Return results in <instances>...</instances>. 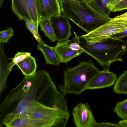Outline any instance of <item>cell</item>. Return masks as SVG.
Instances as JSON below:
<instances>
[{"label":"cell","instance_id":"obj_7","mask_svg":"<svg viewBox=\"0 0 127 127\" xmlns=\"http://www.w3.org/2000/svg\"><path fill=\"white\" fill-rule=\"evenodd\" d=\"M72 114L74 124L78 127H92L96 121L88 103L78 104L73 109Z\"/></svg>","mask_w":127,"mask_h":127},{"label":"cell","instance_id":"obj_18","mask_svg":"<svg viewBox=\"0 0 127 127\" xmlns=\"http://www.w3.org/2000/svg\"><path fill=\"white\" fill-rule=\"evenodd\" d=\"M113 90L117 94H127V70H125L116 79Z\"/></svg>","mask_w":127,"mask_h":127},{"label":"cell","instance_id":"obj_26","mask_svg":"<svg viewBox=\"0 0 127 127\" xmlns=\"http://www.w3.org/2000/svg\"><path fill=\"white\" fill-rule=\"evenodd\" d=\"M92 127H118V124L113 123L109 122L99 123L96 121Z\"/></svg>","mask_w":127,"mask_h":127},{"label":"cell","instance_id":"obj_27","mask_svg":"<svg viewBox=\"0 0 127 127\" xmlns=\"http://www.w3.org/2000/svg\"><path fill=\"white\" fill-rule=\"evenodd\" d=\"M126 36H127V28L123 32L113 34L111 35L109 37L121 39L123 37Z\"/></svg>","mask_w":127,"mask_h":127},{"label":"cell","instance_id":"obj_30","mask_svg":"<svg viewBox=\"0 0 127 127\" xmlns=\"http://www.w3.org/2000/svg\"><path fill=\"white\" fill-rule=\"evenodd\" d=\"M0 0L1 1H4V0Z\"/></svg>","mask_w":127,"mask_h":127},{"label":"cell","instance_id":"obj_6","mask_svg":"<svg viewBox=\"0 0 127 127\" xmlns=\"http://www.w3.org/2000/svg\"><path fill=\"white\" fill-rule=\"evenodd\" d=\"M127 28V20L116 16L93 31L81 36L89 43L100 42L111 35L123 32Z\"/></svg>","mask_w":127,"mask_h":127},{"label":"cell","instance_id":"obj_2","mask_svg":"<svg viewBox=\"0 0 127 127\" xmlns=\"http://www.w3.org/2000/svg\"><path fill=\"white\" fill-rule=\"evenodd\" d=\"M79 45L84 52L94 58L103 67L109 71L110 64L116 61H123L122 56L127 53V41L111 37L100 42L88 43L78 36Z\"/></svg>","mask_w":127,"mask_h":127},{"label":"cell","instance_id":"obj_29","mask_svg":"<svg viewBox=\"0 0 127 127\" xmlns=\"http://www.w3.org/2000/svg\"><path fill=\"white\" fill-rule=\"evenodd\" d=\"M67 0H58L59 2L62 1H64ZM72 0L75 1H86V0Z\"/></svg>","mask_w":127,"mask_h":127},{"label":"cell","instance_id":"obj_21","mask_svg":"<svg viewBox=\"0 0 127 127\" xmlns=\"http://www.w3.org/2000/svg\"><path fill=\"white\" fill-rule=\"evenodd\" d=\"M23 20L25 22L26 27L33 34L38 43H45L39 34L38 29L32 20L29 17L25 16L23 17Z\"/></svg>","mask_w":127,"mask_h":127},{"label":"cell","instance_id":"obj_25","mask_svg":"<svg viewBox=\"0 0 127 127\" xmlns=\"http://www.w3.org/2000/svg\"><path fill=\"white\" fill-rule=\"evenodd\" d=\"M14 34L13 29L11 27L0 31V43H7Z\"/></svg>","mask_w":127,"mask_h":127},{"label":"cell","instance_id":"obj_16","mask_svg":"<svg viewBox=\"0 0 127 127\" xmlns=\"http://www.w3.org/2000/svg\"><path fill=\"white\" fill-rule=\"evenodd\" d=\"M11 1L12 10L20 21L23 20L24 16L30 18L26 7L25 0H11Z\"/></svg>","mask_w":127,"mask_h":127},{"label":"cell","instance_id":"obj_17","mask_svg":"<svg viewBox=\"0 0 127 127\" xmlns=\"http://www.w3.org/2000/svg\"><path fill=\"white\" fill-rule=\"evenodd\" d=\"M27 11L30 18L38 29L39 18L37 9V0H25Z\"/></svg>","mask_w":127,"mask_h":127},{"label":"cell","instance_id":"obj_1","mask_svg":"<svg viewBox=\"0 0 127 127\" xmlns=\"http://www.w3.org/2000/svg\"><path fill=\"white\" fill-rule=\"evenodd\" d=\"M66 94L60 92L49 73L41 70L29 76L11 90L0 106L3 112L20 101L35 100L54 108L60 109L65 103Z\"/></svg>","mask_w":127,"mask_h":127},{"label":"cell","instance_id":"obj_12","mask_svg":"<svg viewBox=\"0 0 127 127\" xmlns=\"http://www.w3.org/2000/svg\"><path fill=\"white\" fill-rule=\"evenodd\" d=\"M8 127H55L54 124L39 119L19 117L13 119L5 125Z\"/></svg>","mask_w":127,"mask_h":127},{"label":"cell","instance_id":"obj_19","mask_svg":"<svg viewBox=\"0 0 127 127\" xmlns=\"http://www.w3.org/2000/svg\"><path fill=\"white\" fill-rule=\"evenodd\" d=\"M39 25L41 30L51 41L55 42L56 41L50 19H40Z\"/></svg>","mask_w":127,"mask_h":127},{"label":"cell","instance_id":"obj_11","mask_svg":"<svg viewBox=\"0 0 127 127\" xmlns=\"http://www.w3.org/2000/svg\"><path fill=\"white\" fill-rule=\"evenodd\" d=\"M70 40L58 41L52 48L54 51L60 63H66L76 57L81 55V52L72 50L69 46Z\"/></svg>","mask_w":127,"mask_h":127},{"label":"cell","instance_id":"obj_3","mask_svg":"<svg viewBox=\"0 0 127 127\" xmlns=\"http://www.w3.org/2000/svg\"><path fill=\"white\" fill-rule=\"evenodd\" d=\"M63 15L87 33L102 25L111 18L95 11L86 1L67 0L59 2Z\"/></svg>","mask_w":127,"mask_h":127},{"label":"cell","instance_id":"obj_5","mask_svg":"<svg viewBox=\"0 0 127 127\" xmlns=\"http://www.w3.org/2000/svg\"><path fill=\"white\" fill-rule=\"evenodd\" d=\"M70 116L69 113L54 108L35 101H32L28 114L29 118L44 119L53 123L55 127H64Z\"/></svg>","mask_w":127,"mask_h":127},{"label":"cell","instance_id":"obj_10","mask_svg":"<svg viewBox=\"0 0 127 127\" xmlns=\"http://www.w3.org/2000/svg\"><path fill=\"white\" fill-rule=\"evenodd\" d=\"M117 79V75L112 72L109 71H100L91 80L86 89H95L110 87L115 84Z\"/></svg>","mask_w":127,"mask_h":127},{"label":"cell","instance_id":"obj_13","mask_svg":"<svg viewBox=\"0 0 127 127\" xmlns=\"http://www.w3.org/2000/svg\"><path fill=\"white\" fill-rule=\"evenodd\" d=\"M4 43H0V93L1 94L7 86V80L11 70L9 68V58L5 54L3 49Z\"/></svg>","mask_w":127,"mask_h":127},{"label":"cell","instance_id":"obj_28","mask_svg":"<svg viewBox=\"0 0 127 127\" xmlns=\"http://www.w3.org/2000/svg\"><path fill=\"white\" fill-rule=\"evenodd\" d=\"M118 125V127H127V119L120 121Z\"/></svg>","mask_w":127,"mask_h":127},{"label":"cell","instance_id":"obj_8","mask_svg":"<svg viewBox=\"0 0 127 127\" xmlns=\"http://www.w3.org/2000/svg\"><path fill=\"white\" fill-rule=\"evenodd\" d=\"M50 20L56 41H63L68 40L72 34L68 20L61 15L53 17Z\"/></svg>","mask_w":127,"mask_h":127},{"label":"cell","instance_id":"obj_23","mask_svg":"<svg viewBox=\"0 0 127 127\" xmlns=\"http://www.w3.org/2000/svg\"><path fill=\"white\" fill-rule=\"evenodd\" d=\"M114 111L119 117L123 120L127 119V98L117 102Z\"/></svg>","mask_w":127,"mask_h":127},{"label":"cell","instance_id":"obj_22","mask_svg":"<svg viewBox=\"0 0 127 127\" xmlns=\"http://www.w3.org/2000/svg\"><path fill=\"white\" fill-rule=\"evenodd\" d=\"M107 7L113 12L127 9V0H109Z\"/></svg>","mask_w":127,"mask_h":127},{"label":"cell","instance_id":"obj_20","mask_svg":"<svg viewBox=\"0 0 127 127\" xmlns=\"http://www.w3.org/2000/svg\"><path fill=\"white\" fill-rule=\"evenodd\" d=\"M86 1L90 7L97 13L105 16L109 17L111 11L102 0H90Z\"/></svg>","mask_w":127,"mask_h":127},{"label":"cell","instance_id":"obj_15","mask_svg":"<svg viewBox=\"0 0 127 127\" xmlns=\"http://www.w3.org/2000/svg\"><path fill=\"white\" fill-rule=\"evenodd\" d=\"M37 49L42 53L45 58L46 63L58 66L60 62L56 54L51 47L45 43H38Z\"/></svg>","mask_w":127,"mask_h":127},{"label":"cell","instance_id":"obj_14","mask_svg":"<svg viewBox=\"0 0 127 127\" xmlns=\"http://www.w3.org/2000/svg\"><path fill=\"white\" fill-rule=\"evenodd\" d=\"M16 65L25 76H29L35 73L37 64L35 58L31 55L17 63Z\"/></svg>","mask_w":127,"mask_h":127},{"label":"cell","instance_id":"obj_24","mask_svg":"<svg viewBox=\"0 0 127 127\" xmlns=\"http://www.w3.org/2000/svg\"><path fill=\"white\" fill-rule=\"evenodd\" d=\"M31 55V53L29 52H19L13 58H10L12 61L9 63L8 66L9 69L12 70L13 66L20 61H22L27 57Z\"/></svg>","mask_w":127,"mask_h":127},{"label":"cell","instance_id":"obj_9","mask_svg":"<svg viewBox=\"0 0 127 127\" xmlns=\"http://www.w3.org/2000/svg\"><path fill=\"white\" fill-rule=\"evenodd\" d=\"M38 11L39 19H50L61 15L58 0H37Z\"/></svg>","mask_w":127,"mask_h":127},{"label":"cell","instance_id":"obj_4","mask_svg":"<svg viewBox=\"0 0 127 127\" xmlns=\"http://www.w3.org/2000/svg\"><path fill=\"white\" fill-rule=\"evenodd\" d=\"M100 71L91 60L66 68L64 71V83L59 86L61 92L80 95L87 90L91 80Z\"/></svg>","mask_w":127,"mask_h":127}]
</instances>
